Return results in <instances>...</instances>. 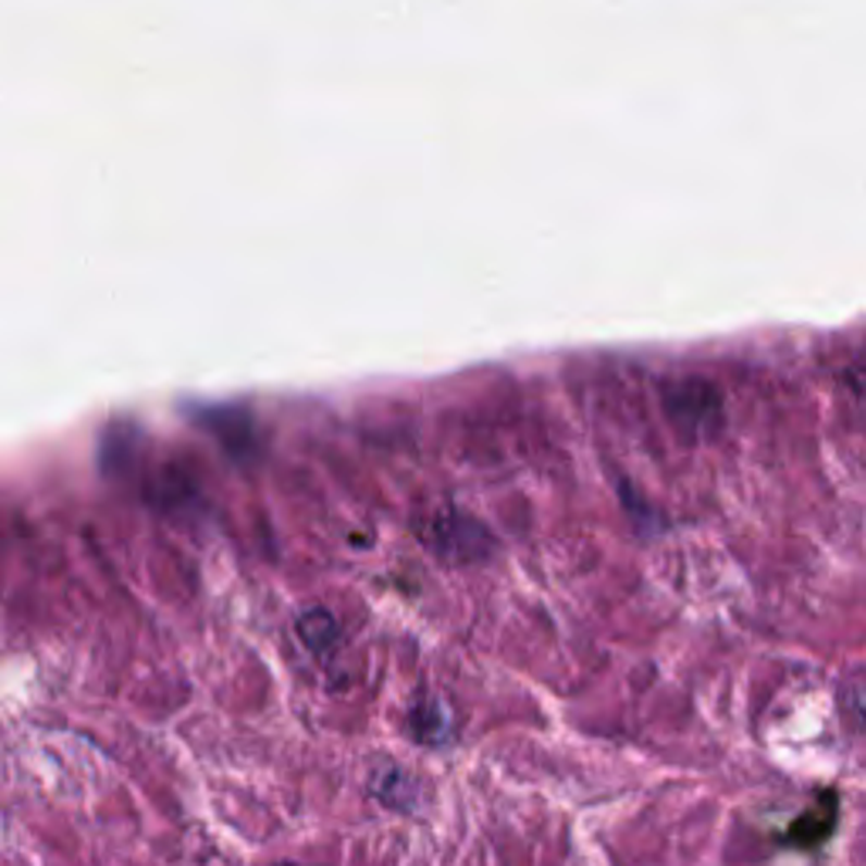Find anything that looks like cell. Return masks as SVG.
<instances>
[{"instance_id": "5", "label": "cell", "mask_w": 866, "mask_h": 866, "mask_svg": "<svg viewBox=\"0 0 866 866\" xmlns=\"http://www.w3.org/2000/svg\"><path fill=\"white\" fill-rule=\"evenodd\" d=\"M295 630H298L301 643H305L308 650H312V654H319V657L332 654L335 643L343 640V630H338V620H335V616H332L329 609H322V606L305 609V613L298 616Z\"/></svg>"}, {"instance_id": "2", "label": "cell", "mask_w": 866, "mask_h": 866, "mask_svg": "<svg viewBox=\"0 0 866 866\" xmlns=\"http://www.w3.org/2000/svg\"><path fill=\"white\" fill-rule=\"evenodd\" d=\"M423 539H426V548L450 566L484 562L487 555L498 548V539L487 532L484 521H478L474 515H463L457 508H444L433 515L423 524Z\"/></svg>"}, {"instance_id": "3", "label": "cell", "mask_w": 866, "mask_h": 866, "mask_svg": "<svg viewBox=\"0 0 866 866\" xmlns=\"http://www.w3.org/2000/svg\"><path fill=\"white\" fill-rule=\"evenodd\" d=\"M410 728H413V738L420 741V745L444 749L447 741L454 738L450 707L444 701H437V697L417 701L413 710H410Z\"/></svg>"}, {"instance_id": "4", "label": "cell", "mask_w": 866, "mask_h": 866, "mask_svg": "<svg viewBox=\"0 0 866 866\" xmlns=\"http://www.w3.org/2000/svg\"><path fill=\"white\" fill-rule=\"evenodd\" d=\"M369 789L383 802V806L396 809V813H413L417 809V782L407 776L404 768L396 765H380L369 779Z\"/></svg>"}, {"instance_id": "1", "label": "cell", "mask_w": 866, "mask_h": 866, "mask_svg": "<svg viewBox=\"0 0 866 866\" xmlns=\"http://www.w3.org/2000/svg\"><path fill=\"white\" fill-rule=\"evenodd\" d=\"M660 404L680 441L701 447L725 433V393L704 376H673L660 383Z\"/></svg>"}, {"instance_id": "6", "label": "cell", "mask_w": 866, "mask_h": 866, "mask_svg": "<svg viewBox=\"0 0 866 866\" xmlns=\"http://www.w3.org/2000/svg\"><path fill=\"white\" fill-rule=\"evenodd\" d=\"M840 704H843V710H846V718L866 734V667H863V670H853V673L843 677Z\"/></svg>"}]
</instances>
